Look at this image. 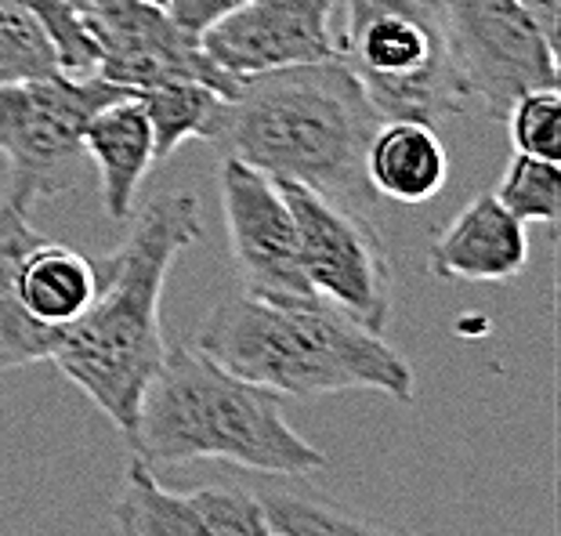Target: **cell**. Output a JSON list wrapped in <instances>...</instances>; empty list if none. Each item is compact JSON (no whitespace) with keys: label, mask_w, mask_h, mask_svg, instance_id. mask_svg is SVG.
I'll return each mask as SVG.
<instances>
[{"label":"cell","mask_w":561,"mask_h":536,"mask_svg":"<svg viewBox=\"0 0 561 536\" xmlns=\"http://www.w3.org/2000/svg\"><path fill=\"white\" fill-rule=\"evenodd\" d=\"M203 236L196 196L163 193L149 199L127 240L94 261L99 290L88 312L66 327L51 363L127 435L138 399L167 355L160 330L163 283L174 261Z\"/></svg>","instance_id":"6da1fadb"},{"label":"cell","mask_w":561,"mask_h":536,"mask_svg":"<svg viewBox=\"0 0 561 536\" xmlns=\"http://www.w3.org/2000/svg\"><path fill=\"white\" fill-rule=\"evenodd\" d=\"M196 349L276 396L385 391L399 402L416 396L413 366L402 352L322 297L276 301L240 290L207 316Z\"/></svg>","instance_id":"7a4b0ae2"},{"label":"cell","mask_w":561,"mask_h":536,"mask_svg":"<svg viewBox=\"0 0 561 536\" xmlns=\"http://www.w3.org/2000/svg\"><path fill=\"white\" fill-rule=\"evenodd\" d=\"M127 443L146 464L225 460L261 475H316L330 464L286 421L283 396L225 370L196 344L167 349Z\"/></svg>","instance_id":"3957f363"},{"label":"cell","mask_w":561,"mask_h":536,"mask_svg":"<svg viewBox=\"0 0 561 536\" xmlns=\"http://www.w3.org/2000/svg\"><path fill=\"white\" fill-rule=\"evenodd\" d=\"M380 121L352 69L327 58L240 77L218 141L257 171L344 204L366 185V146Z\"/></svg>","instance_id":"277c9868"},{"label":"cell","mask_w":561,"mask_h":536,"mask_svg":"<svg viewBox=\"0 0 561 536\" xmlns=\"http://www.w3.org/2000/svg\"><path fill=\"white\" fill-rule=\"evenodd\" d=\"M341 62L385 121L438 124L468 116L474 99L442 26L435 0H344Z\"/></svg>","instance_id":"5b68a950"},{"label":"cell","mask_w":561,"mask_h":536,"mask_svg":"<svg viewBox=\"0 0 561 536\" xmlns=\"http://www.w3.org/2000/svg\"><path fill=\"white\" fill-rule=\"evenodd\" d=\"M124 88L94 77L51 73L0 83V157L8 160V193L22 207L62 196L77 182L83 127Z\"/></svg>","instance_id":"8992f818"},{"label":"cell","mask_w":561,"mask_h":536,"mask_svg":"<svg viewBox=\"0 0 561 536\" xmlns=\"http://www.w3.org/2000/svg\"><path fill=\"white\" fill-rule=\"evenodd\" d=\"M297 225L301 272L322 301L344 308L355 323L385 333L391 319V258L380 232L359 210L301 182L276 178Z\"/></svg>","instance_id":"52a82bcc"},{"label":"cell","mask_w":561,"mask_h":536,"mask_svg":"<svg viewBox=\"0 0 561 536\" xmlns=\"http://www.w3.org/2000/svg\"><path fill=\"white\" fill-rule=\"evenodd\" d=\"M474 105L504 121L525 91L558 88V52L518 0H435Z\"/></svg>","instance_id":"ba28073f"},{"label":"cell","mask_w":561,"mask_h":536,"mask_svg":"<svg viewBox=\"0 0 561 536\" xmlns=\"http://www.w3.org/2000/svg\"><path fill=\"white\" fill-rule=\"evenodd\" d=\"M80 19L99 52V77L127 94L174 80L210 83L225 99L240 91V77L225 73L207 55L203 37L178 26L157 0H88Z\"/></svg>","instance_id":"9c48e42d"},{"label":"cell","mask_w":561,"mask_h":536,"mask_svg":"<svg viewBox=\"0 0 561 536\" xmlns=\"http://www.w3.org/2000/svg\"><path fill=\"white\" fill-rule=\"evenodd\" d=\"M221 214L243 294L319 297L297 258V225L276 178L236 157L221 163Z\"/></svg>","instance_id":"30bf717a"},{"label":"cell","mask_w":561,"mask_h":536,"mask_svg":"<svg viewBox=\"0 0 561 536\" xmlns=\"http://www.w3.org/2000/svg\"><path fill=\"white\" fill-rule=\"evenodd\" d=\"M341 0H247L203 33V47L232 77L341 58L330 15Z\"/></svg>","instance_id":"8fae6325"},{"label":"cell","mask_w":561,"mask_h":536,"mask_svg":"<svg viewBox=\"0 0 561 536\" xmlns=\"http://www.w3.org/2000/svg\"><path fill=\"white\" fill-rule=\"evenodd\" d=\"M121 536H268V515L250 490H203L174 493L152 475V464L130 457L121 497L113 504Z\"/></svg>","instance_id":"7c38bea8"},{"label":"cell","mask_w":561,"mask_h":536,"mask_svg":"<svg viewBox=\"0 0 561 536\" xmlns=\"http://www.w3.org/2000/svg\"><path fill=\"white\" fill-rule=\"evenodd\" d=\"M525 261H529L525 221H518L493 193H482L438 232L427 269L438 280L507 283L525 269Z\"/></svg>","instance_id":"4fadbf2b"},{"label":"cell","mask_w":561,"mask_h":536,"mask_svg":"<svg viewBox=\"0 0 561 536\" xmlns=\"http://www.w3.org/2000/svg\"><path fill=\"white\" fill-rule=\"evenodd\" d=\"M83 157H91L99 167L102 204L110 218L127 221L135 210L138 185L146 182V171L157 160L149 116L135 94H124L91 116L83 127Z\"/></svg>","instance_id":"5bb4252c"},{"label":"cell","mask_w":561,"mask_h":536,"mask_svg":"<svg viewBox=\"0 0 561 536\" xmlns=\"http://www.w3.org/2000/svg\"><path fill=\"white\" fill-rule=\"evenodd\" d=\"M366 185L402 207H421L449 182V152L432 124L380 121L366 146Z\"/></svg>","instance_id":"9a60e30c"},{"label":"cell","mask_w":561,"mask_h":536,"mask_svg":"<svg viewBox=\"0 0 561 536\" xmlns=\"http://www.w3.org/2000/svg\"><path fill=\"white\" fill-rule=\"evenodd\" d=\"M15 290L30 319L55 333H66V327H73L88 312L99 290V269L80 250L41 236L19 261Z\"/></svg>","instance_id":"2e32d148"},{"label":"cell","mask_w":561,"mask_h":536,"mask_svg":"<svg viewBox=\"0 0 561 536\" xmlns=\"http://www.w3.org/2000/svg\"><path fill=\"white\" fill-rule=\"evenodd\" d=\"M41 240V232L30 225V207L19 199H0V370H19V366L51 360L62 333L41 327L19 305L15 276L22 254Z\"/></svg>","instance_id":"e0dca14e"},{"label":"cell","mask_w":561,"mask_h":536,"mask_svg":"<svg viewBox=\"0 0 561 536\" xmlns=\"http://www.w3.org/2000/svg\"><path fill=\"white\" fill-rule=\"evenodd\" d=\"M135 99L149 116L152 130V157L167 160L185 141H218L225 127V113H229V99L199 80H174L160 83V88L138 91Z\"/></svg>","instance_id":"ac0fdd59"},{"label":"cell","mask_w":561,"mask_h":536,"mask_svg":"<svg viewBox=\"0 0 561 536\" xmlns=\"http://www.w3.org/2000/svg\"><path fill=\"white\" fill-rule=\"evenodd\" d=\"M265 504L272 533L286 536H402L385 522H374L366 515L341 504H322V500L290 497V493H257Z\"/></svg>","instance_id":"d6986e66"},{"label":"cell","mask_w":561,"mask_h":536,"mask_svg":"<svg viewBox=\"0 0 561 536\" xmlns=\"http://www.w3.org/2000/svg\"><path fill=\"white\" fill-rule=\"evenodd\" d=\"M62 73L55 41L26 8L0 0V83L37 80Z\"/></svg>","instance_id":"ffe728a7"},{"label":"cell","mask_w":561,"mask_h":536,"mask_svg":"<svg viewBox=\"0 0 561 536\" xmlns=\"http://www.w3.org/2000/svg\"><path fill=\"white\" fill-rule=\"evenodd\" d=\"M493 196L511 214H515L518 221L551 225L558 218V207H561V171H558V163L515 152V160L507 163V171H504V178H500Z\"/></svg>","instance_id":"44dd1931"},{"label":"cell","mask_w":561,"mask_h":536,"mask_svg":"<svg viewBox=\"0 0 561 536\" xmlns=\"http://www.w3.org/2000/svg\"><path fill=\"white\" fill-rule=\"evenodd\" d=\"M511 141L525 157L554 160L561 157V99L558 88L525 91L522 99L507 110Z\"/></svg>","instance_id":"7402d4cb"},{"label":"cell","mask_w":561,"mask_h":536,"mask_svg":"<svg viewBox=\"0 0 561 536\" xmlns=\"http://www.w3.org/2000/svg\"><path fill=\"white\" fill-rule=\"evenodd\" d=\"M19 8H26L33 19L47 30V37L55 41L58 66L69 77H88L99 66V52L88 26H83L80 11L73 8V0H15Z\"/></svg>","instance_id":"603a6c76"},{"label":"cell","mask_w":561,"mask_h":536,"mask_svg":"<svg viewBox=\"0 0 561 536\" xmlns=\"http://www.w3.org/2000/svg\"><path fill=\"white\" fill-rule=\"evenodd\" d=\"M247 0H167V11L178 26H185L188 33L203 37L210 26H218L221 19H229L232 11H240Z\"/></svg>","instance_id":"cb8c5ba5"},{"label":"cell","mask_w":561,"mask_h":536,"mask_svg":"<svg viewBox=\"0 0 561 536\" xmlns=\"http://www.w3.org/2000/svg\"><path fill=\"white\" fill-rule=\"evenodd\" d=\"M533 26L543 33V41L558 52V30H561V0H518Z\"/></svg>","instance_id":"d4e9b609"},{"label":"cell","mask_w":561,"mask_h":536,"mask_svg":"<svg viewBox=\"0 0 561 536\" xmlns=\"http://www.w3.org/2000/svg\"><path fill=\"white\" fill-rule=\"evenodd\" d=\"M83 4H88V0H73V8H77V11H80Z\"/></svg>","instance_id":"484cf974"},{"label":"cell","mask_w":561,"mask_h":536,"mask_svg":"<svg viewBox=\"0 0 561 536\" xmlns=\"http://www.w3.org/2000/svg\"><path fill=\"white\" fill-rule=\"evenodd\" d=\"M268 536H286V533H268Z\"/></svg>","instance_id":"4316f807"},{"label":"cell","mask_w":561,"mask_h":536,"mask_svg":"<svg viewBox=\"0 0 561 536\" xmlns=\"http://www.w3.org/2000/svg\"><path fill=\"white\" fill-rule=\"evenodd\" d=\"M157 4H167V0H157Z\"/></svg>","instance_id":"83f0119b"}]
</instances>
